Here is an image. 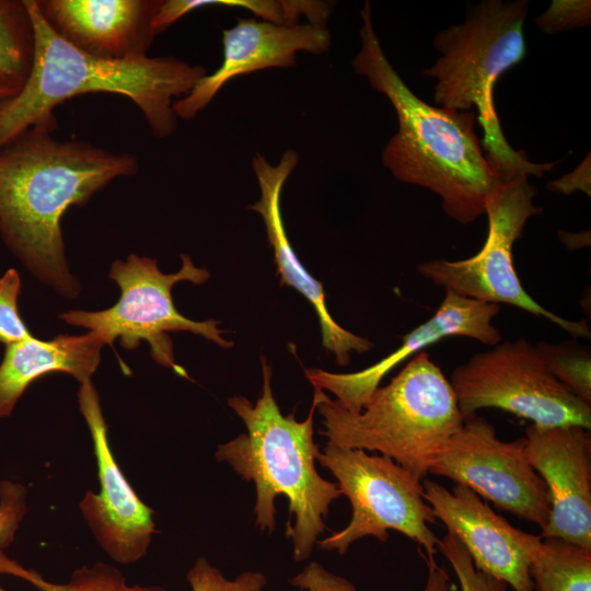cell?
<instances>
[{
    "mask_svg": "<svg viewBox=\"0 0 591 591\" xmlns=\"http://www.w3.org/2000/svg\"><path fill=\"white\" fill-rule=\"evenodd\" d=\"M33 47L24 0H0V79L20 90L31 70Z\"/></svg>",
    "mask_w": 591,
    "mask_h": 591,
    "instance_id": "21",
    "label": "cell"
},
{
    "mask_svg": "<svg viewBox=\"0 0 591 591\" xmlns=\"http://www.w3.org/2000/svg\"><path fill=\"white\" fill-rule=\"evenodd\" d=\"M530 464L544 480L551 513L542 538H560L591 549V434L579 426L525 429Z\"/></svg>",
    "mask_w": 591,
    "mask_h": 591,
    "instance_id": "14",
    "label": "cell"
},
{
    "mask_svg": "<svg viewBox=\"0 0 591 591\" xmlns=\"http://www.w3.org/2000/svg\"><path fill=\"white\" fill-rule=\"evenodd\" d=\"M0 573L19 577L40 591H167L161 587L129 586L123 573L105 563L76 569L66 583L45 580L38 572L25 569L0 551Z\"/></svg>",
    "mask_w": 591,
    "mask_h": 591,
    "instance_id": "22",
    "label": "cell"
},
{
    "mask_svg": "<svg viewBox=\"0 0 591 591\" xmlns=\"http://www.w3.org/2000/svg\"><path fill=\"white\" fill-rule=\"evenodd\" d=\"M360 15L361 47L354 70L389 99L398 121L382 152L383 165L396 179L437 194L453 220L473 222L485 215L489 197L503 181L482 150L475 131L477 114L432 106L416 96L383 51L369 1Z\"/></svg>",
    "mask_w": 591,
    "mask_h": 591,
    "instance_id": "2",
    "label": "cell"
},
{
    "mask_svg": "<svg viewBox=\"0 0 591 591\" xmlns=\"http://www.w3.org/2000/svg\"><path fill=\"white\" fill-rule=\"evenodd\" d=\"M24 3L33 25V58L19 92L0 101V149L31 128L54 132L55 107L88 93L128 97L157 138L176 130L174 99L189 93L207 74L205 67L172 56L118 60L86 54L50 27L36 0Z\"/></svg>",
    "mask_w": 591,
    "mask_h": 591,
    "instance_id": "3",
    "label": "cell"
},
{
    "mask_svg": "<svg viewBox=\"0 0 591 591\" xmlns=\"http://www.w3.org/2000/svg\"><path fill=\"white\" fill-rule=\"evenodd\" d=\"M537 352L551 374L572 395L591 405V355L576 341H545L536 345Z\"/></svg>",
    "mask_w": 591,
    "mask_h": 591,
    "instance_id": "23",
    "label": "cell"
},
{
    "mask_svg": "<svg viewBox=\"0 0 591 591\" xmlns=\"http://www.w3.org/2000/svg\"><path fill=\"white\" fill-rule=\"evenodd\" d=\"M450 383L464 421L478 409L498 408L540 427L591 428V405L559 383L524 338L475 354L453 370Z\"/></svg>",
    "mask_w": 591,
    "mask_h": 591,
    "instance_id": "10",
    "label": "cell"
},
{
    "mask_svg": "<svg viewBox=\"0 0 591 591\" xmlns=\"http://www.w3.org/2000/svg\"><path fill=\"white\" fill-rule=\"evenodd\" d=\"M138 172L134 154L85 141H60L31 128L0 149V233L9 250L66 298L80 291L70 274L60 221L113 179Z\"/></svg>",
    "mask_w": 591,
    "mask_h": 591,
    "instance_id": "1",
    "label": "cell"
},
{
    "mask_svg": "<svg viewBox=\"0 0 591 591\" xmlns=\"http://www.w3.org/2000/svg\"><path fill=\"white\" fill-rule=\"evenodd\" d=\"M313 402L327 443L378 452L421 482L464 424L450 381L425 351L379 386L359 413L346 410L318 389Z\"/></svg>",
    "mask_w": 591,
    "mask_h": 591,
    "instance_id": "6",
    "label": "cell"
},
{
    "mask_svg": "<svg viewBox=\"0 0 591 591\" xmlns=\"http://www.w3.org/2000/svg\"><path fill=\"white\" fill-rule=\"evenodd\" d=\"M331 45L325 25L309 22L278 25L239 19L233 27L222 31L220 67L202 77L188 94L174 101L173 112L177 118L194 119L233 78L268 68L293 67L297 53L323 54Z\"/></svg>",
    "mask_w": 591,
    "mask_h": 591,
    "instance_id": "16",
    "label": "cell"
},
{
    "mask_svg": "<svg viewBox=\"0 0 591 591\" xmlns=\"http://www.w3.org/2000/svg\"><path fill=\"white\" fill-rule=\"evenodd\" d=\"M499 311V304L445 291L432 316L406 334L397 349L374 364L351 373H333L316 368L305 369L304 373L314 389L331 392L340 407L359 413L382 379L426 346L451 336L468 337L488 346L499 344L501 333L493 324Z\"/></svg>",
    "mask_w": 591,
    "mask_h": 591,
    "instance_id": "15",
    "label": "cell"
},
{
    "mask_svg": "<svg viewBox=\"0 0 591 591\" xmlns=\"http://www.w3.org/2000/svg\"><path fill=\"white\" fill-rule=\"evenodd\" d=\"M104 345L92 331L61 334L51 340L30 336L5 345L0 362V418L8 417L26 387L43 375L62 372L80 383L89 381L100 364Z\"/></svg>",
    "mask_w": 591,
    "mask_h": 591,
    "instance_id": "19",
    "label": "cell"
},
{
    "mask_svg": "<svg viewBox=\"0 0 591 591\" xmlns=\"http://www.w3.org/2000/svg\"><path fill=\"white\" fill-rule=\"evenodd\" d=\"M78 402L93 440L101 486L99 494H85L80 509L108 556L120 564L135 563L146 555L157 532L153 511L139 499L114 460L100 397L91 380L81 383Z\"/></svg>",
    "mask_w": 591,
    "mask_h": 591,
    "instance_id": "13",
    "label": "cell"
},
{
    "mask_svg": "<svg viewBox=\"0 0 591 591\" xmlns=\"http://www.w3.org/2000/svg\"><path fill=\"white\" fill-rule=\"evenodd\" d=\"M50 27L80 50L107 59L147 56L159 1L36 0Z\"/></svg>",
    "mask_w": 591,
    "mask_h": 591,
    "instance_id": "18",
    "label": "cell"
},
{
    "mask_svg": "<svg viewBox=\"0 0 591 591\" xmlns=\"http://www.w3.org/2000/svg\"><path fill=\"white\" fill-rule=\"evenodd\" d=\"M26 489L16 483H0V548L9 545L25 511ZM0 591H5L0 587Z\"/></svg>",
    "mask_w": 591,
    "mask_h": 591,
    "instance_id": "28",
    "label": "cell"
},
{
    "mask_svg": "<svg viewBox=\"0 0 591 591\" xmlns=\"http://www.w3.org/2000/svg\"><path fill=\"white\" fill-rule=\"evenodd\" d=\"M263 386L255 404L244 396H232L228 405L241 418L247 432L220 444L215 456L225 462L245 482L256 489L255 524L271 534L275 530V498L288 499L289 525L293 558L305 560L317 537L326 528L331 503L341 496L336 483L324 479L316 471L320 452L314 442V413L312 402L308 417L298 421L294 413L282 415L271 389V367L260 357Z\"/></svg>",
    "mask_w": 591,
    "mask_h": 591,
    "instance_id": "4",
    "label": "cell"
},
{
    "mask_svg": "<svg viewBox=\"0 0 591 591\" xmlns=\"http://www.w3.org/2000/svg\"><path fill=\"white\" fill-rule=\"evenodd\" d=\"M452 479L497 508L541 528L551 513L547 487L526 456L525 438L500 440L483 417L466 419L429 472Z\"/></svg>",
    "mask_w": 591,
    "mask_h": 591,
    "instance_id": "11",
    "label": "cell"
},
{
    "mask_svg": "<svg viewBox=\"0 0 591 591\" xmlns=\"http://www.w3.org/2000/svg\"><path fill=\"white\" fill-rule=\"evenodd\" d=\"M590 19L589 0H553L548 9L535 19V23L542 32L555 34L587 26Z\"/></svg>",
    "mask_w": 591,
    "mask_h": 591,
    "instance_id": "27",
    "label": "cell"
},
{
    "mask_svg": "<svg viewBox=\"0 0 591 591\" xmlns=\"http://www.w3.org/2000/svg\"><path fill=\"white\" fill-rule=\"evenodd\" d=\"M536 188L528 176L501 181L486 205L487 237L472 257L461 260L430 259L418 273L433 285L486 303H506L556 324L572 338H590L586 321L564 318L536 302L522 287L512 260V247L532 216Z\"/></svg>",
    "mask_w": 591,
    "mask_h": 591,
    "instance_id": "9",
    "label": "cell"
},
{
    "mask_svg": "<svg viewBox=\"0 0 591 591\" xmlns=\"http://www.w3.org/2000/svg\"><path fill=\"white\" fill-rule=\"evenodd\" d=\"M425 560L428 568V577L422 591H451L453 584L447 570L439 566L434 558H425Z\"/></svg>",
    "mask_w": 591,
    "mask_h": 591,
    "instance_id": "31",
    "label": "cell"
},
{
    "mask_svg": "<svg viewBox=\"0 0 591 591\" xmlns=\"http://www.w3.org/2000/svg\"><path fill=\"white\" fill-rule=\"evenodd\" d=\"M19 90L0 79V101L14 95Z\"/></svg>",
    "mask_w": 591,
    "mask_h": 591,
    "instance_id": "32",
    "label": "cell"
},
{
    "mask_svg": "<svg viewBox=\"0 0 591 591\" xmlns=\"http://www.w3.org/2000/svg\"><path fill=\"white\" fill-rule=\"evenodd\" d=\"M526 0H485L471 8L463 22L438 32L441 57L424 74L437 80L433 100L453 112L477 109L486 155L503 181L543 176L557 162H531L506 139L494 105V85L526 54L523 26Z\"/></svg>",
    "mask_w": 591,
    "mask_h": 591,
    "instance_id": "5",
    "label": "cell"
},
{
    "mask_svg": "<svg viewBox=\"0 0 591 591\" xmlns=\"http://www.w3.org/2000/svg\"><path fill=\"white\" fill-rule=\"evenodd\" d=\"M20 292L19 273L8 269L0 278V343L5 345L32 336L18 310Z\"/></svg>",
    "mask_w": 591,
    "mask_h": 591,
    "instance_id": "26",
    "label": "cell"
},
{
    "mask_svg": "<svg viewBox=\"0 0 591 591\" xmlns=\"http://www.w3.org/2000/svg\"><path fill=\"white\" fill-rule=\"evenodd\" d=\"M421 483L436 519L463 544L477 570L513 591H533L529 568L542 544L540 535L512 526L466 486L448 490L437 482Z\"/></svg>",
    "mask_w": 591,
    "mask_h": 591,
    "instance_id": "12",
    "label": "cell"
},
{
    "mask_svg": "<svg viewBox=\"0 0 591 591\" xmlns=\"http://www.w3.org/2000/svg\"><path fill=\"white\" fill-rule=\"evenodd\" d=\"M298 162L299 154L293 149L287 150L276 165L270 164L263 154L256 153L252 160V167L260 196L247 208L259 213L264 220L268 244L274 251L280 286L292 287L311 303L318 317L322 346L334 354L338 364L347 366L352 351L366 352L371 349L372 343L335 322L326 308L323 283L308 273L290 244L280 202L283 185Z\"/></svg>",
    "mask_w": 591,
    "mask_h": 591,
    "instance_id": "17",
    "label": "cell"
},
{
    "mask_svg": "<svg viewBox=\"0 0 591 591\" xmlns=\"http://www.w3.org/2000/svg\"><path fill=\"white\" fill-rule=\"evenodd\" d=\"M529 572L535 591H591V549L542 538Z\"/></svg>",
    "mask_w": 591,
    "mask_h": 591,
    "instance_id": "20",
    "label": "cell"
},
{
    "mask_svg": "<svg viewBox=\"0 0 591 591\" xmlns=\"http://www.w3.org/2000/svg\"><path fill=\"white\" fill-rule=\"evenodd\" d=\"M316 461L334 475L352 509L347 526L318 541L320 548L345 554L364 536L386 542L394 530L417 543L424 558H434L439 538L428 524L437 519L421 480L392 459L361 449L326 443Z\"/></svg>",
    "mask_w": 591,
    "mask_h": 591,
    "instance_id": "8",
    "label": "cell"
},
{
    "mask_svg": "<svg viewBox=\"0 0 591 591\" xmlns=\"http://www.w3.org/2000/svg\"><path fill=\"white\" fill-rule=\"evenodd\" d=\"M547 188L564 195H569L573 192L580 190L590 197V154H588L580 165L572 172L565 174L558 179L549 182L547 184Z\"/></svg>",
    "mask_w": 591,
    "mask_h": 591,
    "instance_id": "30",
    "label": "cell"
},
{
    "mask_svg": "<svg viewBox=\"0 0 591 591\" xmlns=\"http://www.w3.org/2000/svg\"><path fill=\"white\" fill-rule=\"evenodd\" d=\"M440 552L453 568L461 591H508V586L489 575L477 570L463 544L451 533L439 538Z\"/></svg>",
    "mask_w": 591,
    "mask_h": 591,
    "instance_id": "24",
    "label": "cell"
},
{
    "mask_svg": "<svg viewBox=\"0 0 591 591\" xmlns=\"http://www.w3.org/2000/svg\"><path fill=\"white\" fill-rule=\"evenodd\" d=\"M182 267L175 274H164L155 259L130 254L126 260H115L109 279L120 289L119 300L102 311L71 310L60 314L66 323L97 333L105 345L113 346L119 338L121 347L137 348L141 340L149 343L152 358L161 366L172 368L187 378L184 369L175 363L173 344L169 332H189L201 335L221 348H231L233 341L215 320L196 322L182 315L172 299V288L181 281L205 283L209 271L197 267L188 255L182 254Z\"/></svg>",
    "mask_w": 591,
    "mask_h": 591,
    "instance_id": "7",
    "label": "cell"
},
{
    "mask_svg": "<svg viewBox=\"0 0 591 591\" xmlns=\"http://www.w3.org/2000/svg\"><path fill=\"white\" fill-rule=\"evenodd\" d=\"M291 583L306 591H357L348 579L328 571L317 561L309 563Z\"/></svg>",
    "mask_w": 591,
    "mask_h": 591,
    "instance_id": "29",
    "label": "cell"
},
{
    "mask_svg": "<svg viewBox=\"0 0 591 591\" xmlns=\"http://www.w3.org/2000/svg\"><path fill=\"white\" fill-rule=\"evenodd\" d=\"M187 580L192 591H263L267 582L264 573L251 570L229 580L204 557L196 559Z\"/></svg>",
    "mask_w": 591,
    "mask_h": 591,
    "instance_id": "25",
    "label": "cell"
}]
</instances>
